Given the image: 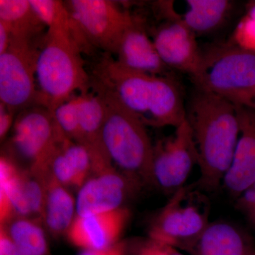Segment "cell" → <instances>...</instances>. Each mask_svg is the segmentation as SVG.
Instances as JSON below:
<instances>
[{
	"mask_svg": "<svg viewBox=\"0 0 255 255\" xmlns=\"http://www.w3.org/2000/svg\"><path fill=\"white\" fill-rule=\"evenodd\" d=\"M90 87L112 96L145 126L176 128L186 120L182 90L173 75L135 71L103 53L92 65Z\"/></svg>",
	"mask_w": 255,
	"mask_h": 255,
	"instance_id": "cell-1",
	"label": "cell"
},
{
	"mask_svg": "<svg viewBox=\"0 0 255 255\" xmlns=\"http://www.w3.org/2000/svg\"><path fill=\"white\" fill-rule=\"evenodd\" d=\"M186 112L197 151L199 182L208 190H214L223 183L237 147V107L226 97L196 87Z\"/></svg>",
	"mask_w": 255,
	"mask_h": 255,
	"instance_id": "cell-2",
	"label": "cell"
},
{
	"mask_svg": "<svg viewBox=\"0 0 255 255\" xmlns=\"http://www.w3.org/2000/svg\"><path fill=\"white\" fill-rule=\"evenodd\" d=\"M71 18L48 28L37 53L36 80L38 105L53 112L76 91H88L90 76Z\"/></svg>",
	"mask_w": 255,
	"mask_h": 255,
	"instance_id": "cell-3",
	"label": "cell"
},
{
	"mask_svg": "<svg viewBox=\"0 0 255 255\" xmlns=\"http://www.w3.org/2000/svg\"><path fill=\"white\" fill-rule=\"evenodd\" d=\"M103 98L106 117L101 140L111 162L140 184H153V147L145 124L135 114L105 92L93 89Z\"/></svg>",
	"mask_w": 255,
	"mask_h": 255,
	"instance_id": "cell-4",
	"label": "cell"
},
{
	"mask_svg": "<svg viewBox=\"0 0 255 255\" xmlns=\"http://www.w3.org/2000/svg\"><path fill=\"white\" fill-rule=\"evenodd\" d=\"M204 54L195 87L226 97L233 103L255 91V50L224 44Z\"/></svg>",
	"mask_w": 255,
	"mask_h": 255,
	"instance_id": "cell-5",
	"label": "cell"
},
{
	"mask_svg": "<svg viewBox=\"0 0 255 255\" xmlns=\"http://www.w3.org/2000/svg\"><path fill=\"white\" fill-rule=\"evenodd\" d=\"M64 3L85 51L91 46L113 55L124 32L135 20L128 11L110 0H70Z\"/></svg>",
	"mask_w": 255,
	"mask_h": 255,
	"instance_id": "cell-6",
	"label": "cell"
},
{
	"mask_svg": "<svg viewBox=\"0 0 255 255\" xmlns=\"http://www.w3.org/2000/svg\"><path fill=\"white\" fill-rule=\"evenodd\" d=\"M11 36L9 48L0 55V101L16 112L38 105L36 62L40 43Z\"/></svg>",
	"mask_w": 255,
	"mask_h": 255,
	"instance_id": "cell-7",
	"label": "cell"
},
{
	"mask_svg": "<svg viewBox=\"0 0 255 255\" xmlns=\"http://www.w3.org/2000/svg\"><path fill=\"white\" fill-rule=\"evenodd\" d=\"M188 196L184 187L174 193L151 225L150 241L192 253L209 223L207 215Z\"/></svg>",
	"mask_w": 255,
	"mask_h": 255,
	"instance_id": "cell-8",
	"label": "cell"
},
{
	"mask_svg": "<svg viewBox=\"0 0 255 255\" xmlns=\"http://www.w3.org/2000/svg\"><path fill=\"white\" fill-rule=\"evenodd\" d=\"M12 127L13 147L31 163V171L46 168L57 146L66 137L53 112L41 105L21 111Z\"/></svg>",
	"mask_w": 255,
	"mask_h": 255,
	"instance_id": "cell-9",
	"label": "cell"
},
{
	"mask_svg": "<svg viewBox=\"0 0 255 255\" xmlns=\"http://www.w3.org/2000/svg\"><path fill=\"white\" fill-rule=\"evenodd\" d=\"M163 21L152 30V40L164 65L195 78L200 73L204 54L198 45L195 33L174 9L173 1L161 11Z\"/></svg>",
	"mask_w": 255,
	"mask_h": 255,
	"instance_id": "cell-10",
	"label": "cell"
},
{
	"mask_svg": "<svg viewBox=\"0 0 255 255\" xmlns=\"http://www.w3.org/2000/svg\"><path fill=\"white\" fill-rule=\"evenodd\" d=\"M198 155L192 130L186 120L176 128L174 135L159 140L153 147V184L173 194L184 187Z\"/></svg>",
	"mask_w": 255,
	"mask_h": 255,
	"instance_id": "cell-11",
	"label": "cell"
},
{
	"mask_svg": "<svg viewBox=\"0 0 255 255\" xmlns=\"http://www.w3.org/2000/svg\"><path fill=\"white\" fill-rule=\"evenodd\" d=\"M140 185L135 179L114 168L97 174L87 180L79 191L77 216L102 214L124 208V202Z\"/></svg>",
	"mask_w": 255,
	"mask_h": 255,
	"instance_id": "cell-12",
	"label": "cell"
},
{
	"mask_svg": "<svg viewBox=\"0 0 255 255\" xmlns=\"http://www.w3.org/2000/svg\"><path fill=\"white\" fill-rule=\"evenodd\" d=\"M128 210L75 216L68 231L69 241L85 251H101L117 245L128 220Z\"/></svg>",
	"mask_w": 255,
	"mask_h": 255,
	"instance_id": "cell-13",
	"label": "cell"
},
{
	"mask_svg": "<svg viewBox=\"0 0 255 255\" xmlns=\"http://www.w3.org/2000/svg\"><path fill=\"white\" fill-rule=\"evenodd\" d=\"M240 136L231 166L223 178V186L237 198L255 182V110L236 105Z\"/></svg>",
	"mask_w": 255,
	"mask_h": 255,
	"instance_id": "cell-14",
	"label": "cell"
},
{
	"mask_svg": "<svg viewBox=\"0 0 255 255\" xmlns=\"http://www.w3.org/2000/svg\"><path fill=\"white\" fill-rule=\"evenodd\" d=\"M112 56L121 65L135 71L157 76L173 75L161 60L143 23L136 17L124 32Z\"/></svg>",
	"mask_w": 255,
	"mask_h": 255,
	"instance_id": "cell-15",
	"label": "cell"
},
{
	"mask_svg": "<svg viewBox=\"0 0 255 255\" xmlns=\"http://www.w3.org/2000/svg\"><path fill=\"white\" fill-rule=\"evenodd\" d=\"M196 255H255L251 238L241 228L223 221L209 223L192 251Z\"/></svg>",
	"mask_w": 255,
	"mask_h": 255,
	"instance_id": "cell-16",
	"label": "cell"
},
{
	"mask_svg": "<svg viewBox=\"0 0 255 255\" xmlns=\"http://www.w3.org/2000/svg\"><path fill=\"white\" fill-rule=\"evenodd\" d=\"M44 183L46 201L43 220L53 235L68 233L74 221L76 202L65 187L56 179L49 168L33 172Z\"/></svg>",
	"mask_w": 255,
	"mask_h": 255,
	"instance_id": "cell-17",
	"label": "cell"
},
{
	"mask_svg": "<svg viewBox=\"0 0 255 255\" xmlns=\"http://www.w3.org/2000/svg\"><path fill=\"white\" fill-rule=\"evenodd\" d=\"M183 21L196 36L212 34L232 18L236 3L230 0H187Z\"/></svg>",
	"mask_w": 255,
	"mask_h": 255,
	"instance_id": "cell-18",
	"label": "cell"
},
{
	"mask_svg": "<svg viewBox=\"0 0 255 255\" xmlns=\"http://www.w3.org/2000/svg\"><path fill=\"white\" fill-rule=\"evenodd\" d=\"M22 171L9 158L0 159V221L4 225L14 217H31L23 190Z\"/></svg>",
	"mask_w": 255,
	"mask_h": 255,
	"instance_id": "cell-19",
	"label": "cell"
},
{
	"mask_svg": "<svg viewBox=\"0 0 255 255\" xmlns=\"http://www.w3.org/2000/svg\"><path fill=\"white\" fill-rule=\"evenodd\" d=\"M0 21L11 36L36 40L44 25L37 17L28 0H0Z\"/></svg>",
	"mask_w": 255,
	"mask_h": 255,
	"instance_id": "cell-20",
	"label": "cell"
},
{
	"mask_svg": "<svg viewBox=\"0 0 255 255\" xmlns=\"http://www.w3.org/2000/svg\"><path fill=\"white\" fill-rule=\"evenodd\" d=\"M1 226L24 255H48L46 236L37 221L14 217Z\"/></svg>",
	"mask_w": 255,
	"mask_h": 255,
	"instance_id": "cell-21",
	"label": "cell"
},
{
	"mask_svg": "<svg viewBox=\"0 0 255 255\" xmlns=\"http://www.w3.org/2000/svg\"><path fill=\"white\" fill-rule=\"evenodd\" d=\"M76 96L74 95L60 104L52 112L58 127L65 136L77 143L84 145L85 142L78 122Z\"/></svg>",
	"mask_w": 255,
	"mask_h": 255,
	"instance_id": "cell-22",
	"label": "cell"
},
{
	"mask_svg": "<svg viewBox=\"0 0 255 255\" xmlns=\"http://www.w3.org/2000/svg\"><path fill=\"white\" fill-rule=\"evenodd\" d=\"M225 44L255 50V1L247 5L246 14L238 21L229 41Z\"/></svg>",
	"mask_w": 255,
	"mask_h": 255,
	"instance_id": "cell-23",
	"label": "cell"
},
{
	"mask_svg": "<svg viewBox=\"0 0 255 255\" xmlns=\"http://www.w3.org/2000/svg\"><path fill=\"white\" fill-rule=\"evenodd\" d=\"M37 17L48 28L67 21L70 15L64 1L58 0H28Z\"/></svg>",
	"mask_w": 255,
	"mask_h": 255,
	"instance_id": "cell-24",
	"label": "cell"
},
{
	"mask_svg": "<svg viewBox=\"0 0 255 255\" xmlns=\"http://www.w3.org/2000/svg\"><path fill=\"white\" fill-rule=\"evenodd\" d=\"M236 208L248 216L255 209V189L253 187L247 189L236 198Z\"/></svg>",
	"mask_w": 255,
	"mask_h": 255,
	"instance_id": "cell-25",
	"label": "cell"
},
{
	"mask_svg": "<svg viewBox=\"0 0 255 255\" xmlns=\"http://www.w3.org/2000/svg\"><path fill=\"white\" fill-rule=\"evenodd\" d=\"M137 255H184L172 247L150 241L142 247Z\"/></svg>",
	"mask_w": 255,
	"mask_h": 255,
	"instance_id": "cell-26",
	"label": "cell"
},
{
	"mask_svg": "<svg viewBox=\"0 0 255 255\" xmlns=\"http://www.w3.org/2000/svg\"><path fill=\"white\" fill-rule=\"evenodd\" d=\"M0 255H24L2 226L0 228Z\"/></svg>",
	"mask_w": 255,
	"mask_h": 255,
	"instance_id": "cell-27",
	"label": "cell"
},
{
	"mask_svg": "<svg viewBox=\"0 0 255 255\" xmlns=\"http://www.w3.org/2000/svg\"><path fill=\"white\" fill-rule=\"evenodd\" d=\"M14 114L15 112L9 110L6 106L2 104L0 105V137L1 140L14 125Z\"/></svg>",
	"mask_w": 255,
	"mask_h": 255,
	"instance_id": "cell-28",
	"label": "cell"
},
{
	"mask_svg": "<svg viewBox=\"0 0 255 255\" xmlns=\"http://www.w3.org/2000/svg\"><path fill=\"white\" fill-rule=\"evenodd\" d=\"M80 255H126L125 246L117 243L112 248L101 251H85Z\"/></svg>",
	"mask_w": 255,
	"mask_h": 255,
	"instance_id": "cell-29",
	"label": "cell"
},
{
	"mask_svg": "<svg viewBox=\"0 0 255 255\" xmlns=\"http://www.w3.org/2000/svg\"><path fill=\"white\" fill-rule=\"evenodd\" d=\"M11 40V33L9 28L0 21V55L9 48Z\"/></svg>",
	"mask_w": 255,
	"mask_h": 255,
	"instance_id": "cell-30",
	"label": "cell"
},
{
	"mask_svg": "<svg viewBox=\"0 0 255 255\" xmlns=\"http://www.w3.org/2000/svg\"><path fill=\"white\" fill-rule=\"evenodd\" d=\"M234 104L249 107V108L255 110V91L244 96Z\"/></svg>",
	"mask_w": 255,
	"mask_h": 255,
	"instance_id": "cell-31",
	"label": "cell"
},
{
	"mask_svg": "<svg viewBox=\"0 0 255 255\" xmlns=\"http://www.w3.org/2000/svg\"><path fill=\"white\" fill-rule=\"evenodd\" d=\"M247 217H248V221L251 223L253 227L255 228V209Z\"/></svg>",
	"mask_w": 255,
	"mask_h": 255,
	"instance_id": "cell-32",
	"label": "cell"
},
{
	"mask_svg": "<svg viewBox=\"0 0 255 255\" xmlns=\"http://www.w3.org/2000/svg\"><path fill=\"white\" fill-rule=\"evenodd\" d=\"M251 187H253L255 189V182L254 184H253V185L251 186Z\"/></svg>",
	"mask_w": 255,
	"mask_h": 255,
	"instance_id": "cell-33",
	"label": "cell"
}]
</instances>
